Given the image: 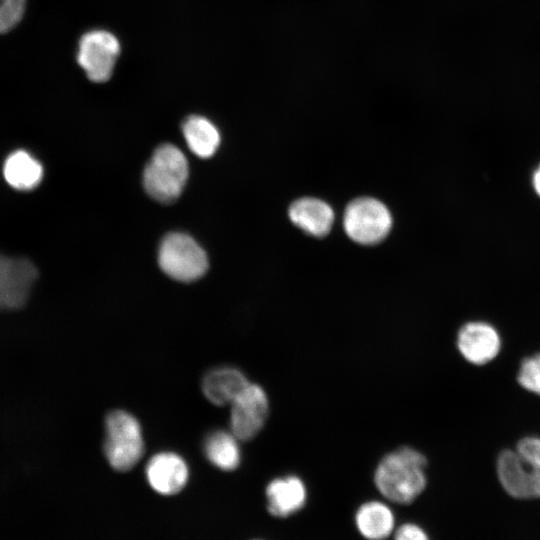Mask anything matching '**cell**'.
I'll list each match as a JSON object with an SVG mask.
<instances>
[{
	"label": "cell",
	"mask_w": 540,
	"mask_h": 540,
	"mask_svg": "<svg viewBox=\"0 0 540 540\" xmlns=\"http://www.w3.org/2000/svg\"><path fill=\"white\" fill-rule=\"evenodd\" d=\"M427 460L411 447L398 448L382 458L375 474L377 490L397 504L413 502L425 489Z\"/></svg>",
	"instance_id": "6da1fadb"
},
{
	"label": "cell",
	"mask_w": 540,
	"mask_h": 540,
	"mask_svg": "<svg viewBox=\"0 0 540 540\" xmlns=\"http://www.w3.org/2000/svg\"><path fill=\"white\" fill-rule=\"evenodd\" d=\"M497 474L502 487L512 497H540V439L526 437L515 450L503 451L497 460Z\"/></svg>",
	"instance_id": "7a4b0ae2"
},
{
	"label": "cell",
	"mask_w": 540,
	"mask_h": 540,
	"mask_svg": "<svg viewBox=\"0 0 540 540\" xmlns=\"http://www.w3.org/2000/svg\"><path fill=\"white\" fill-rule=\"evenodd\" d=\"M104 432L103 451L109 465L118 472L134 468L145 450L139 420L126 410H113L105 418Z\"/></svg>",
	"instance_id": "3957f363"
},
{
	"label": "cell",
	"mask_w": 540,
	"mask_h": 540,
	"mask_svg": "<svg viewBox=\"0 0 540 540\" xmlns=\"http://www.w3.org/2000/svg\"><path fill=\"white\" fill-rule=\"evenodd\" d=\"M188 175V162L183 152L172 144H163L146 165L143 183L154 200L169 204L181 195Z\"/></svg>",
	"instance_id": "277c9868"
},
{
	"label": "cell",
	"mask_w": 540,
	"mask_h": 540,
	"mask_svg": "<svg viewBox=\"0 0 540 540\" xmlns=\"http://www.w3.org/2000/svg\"><path fill=\"white\" fill-rule=\"evenodd\" d=\"M158 263L170 278L193 282L207 272L208 258L202 247L189 235L170 233L159 246Z\"/></svg>",
	"instance_id": "5b68a950"
},
{
	"label": "cell",
	"mask_w": 540,
	"mask_h": 540,
	"mask_svg": "<svg viewBox=\"0 0 540 540\" xmlns=\"http://www.w3.org/2000/svg\"><path fill=\"white\" fill-rule=\"evenodd\" d=\"M392 218L380 201L362 197L353 200L345 209L343 226L355 242L371 245L383 240L390 231Z\"/></svg>",
	"instance_id": "8992f818"
},
{
	"label": "cell",
	"mask_w": 540,
	"mask_h": 540,
	"mask_svg": "<svg viewBox=\"0 0 540 540\" xmlns=\"http://www.w3.org/2000/svg\"><path fill=\"white\" fill-rule=\"evenodd\" d=\"M117 37L106 30H91L78 43L77 62L89 80L102 83L110 79L120 54Z\"/></svg>",
	"instance_id": "52a82bcc"
},
{
	"label": "cell",
	"mask_w": 540,
	"mask_h": 540,
	"mask_svg": "<svg viewBox=\"0 0 540 540\" xmlns=\"http://www.w3.org/2000/svg\"><path fill=\"white\" fill-rule=\"evenodd\" d=\"M229 406L230 431L240 441L253 439L268 417L269 401L264 389L249 382Z\"/></svg>",
	"instance_id": "ba28073f"
},
{
	"label": "cell",
	"mask_w": 540,
	"mask_h": 540,
	"mask_svg": "<svg viewBox=\"0 0 540 540\" xmlns=\"http://www.w3.org/2000/svg\"><path fill=\"white\" fill-rule=\"evenodd\" d=\"M37 274L29 260L0 254V310L25 305Z\"/></svg>",
	"instance_id": "9c48e42d"
},
{
	"label": "cell",
	"mask_w": 540,
	"mask_h": 540,
	"mask_svg": "<svg viewBox=\"0 0 540 540\" xmlns=\"http://www.w3.org/2000/svg\"><path fill=\"white\" fill-rule=\"evenodd\" d=\"M145 476L149 486L156 493L172 496L186 486L189 479V467L178 453L162 451L149 459L145 467Z\"/></svg>",
	"instance_id": "30bf717a"
},
{
	"label": "cell",
	"mask_w": 540,
	"mask_h": 540,
	"mask_svg": "<svg viewBox=\"0 0 540 540\" xmlns=\"http://www.w3.org/2000/svg\"><path fill=\"white\" fill-rule=\"evenodd\" d=\"M457 346L467 361L482 365L496 357L501 342L498 332L491 325L470 322L459 330Z\"/></svg>",
	"instance_id": "8fae6325"
},
{
	"label": "cell",
	"mask_w": 540,
	"mask_h": 540,
	"mask_svg": "<svg viewBox=\"0 0 540 540\" xmlns=\"http://www.w3.org/2000/svg\"><path fill=\"white\" fill-rule=\"evenodd\" d=\"M268 512L277 518L289 517L300 511L307 500L303 481L294 475L273 479L266 487Z\"/></svg>",
	"instance_id": "7c38bea8"
},
{
	"label": "cell",
	"mask_w": 540,
	"mask_h": 540,
	"mask_svg": "<svg viewBox=\"0 0 540 540\" xmlns=\"http://www.w3.org/2000/svg\"><path fill=\"white\" fill-rule=\"evenodd\" d=\"M249 384L244 373L232 366L209 370L202 378L201 390L205 398L216 406L230 405Z\"/></svg>",
	"instance_id": "4fadbf2b"
},
{
	"label": "cell",
	"mask_w": 540,
	"mask_h": 540,
	"mask_svg": "<svg viewBox=\"0 0 540 540\" xmlns=\"http://www.w3.org/2000/svg\"><path fill=\"white\" fill-rule=\"evenodd\" d=\"M288 215L296 226L313 236L326 235L334 220L332 208L326 202L311 197L294 201Z\"/></svg>",
	"instance_id": "5bb4252c"
},
{
	"label": "cell",
	"mask_w": 540,
	"mask_h": 540,
	"mask_svg": "<svg viewBox=\"0 0 540 540\" xmlns=\"http://www.w3.org/2000/svg\"><path fill=\"white\" fill-rule=\"evenodd\" d=\"M358 532L367 540H384L395 532V516L381 501L363 503L355 515Z\"/></svg>",
	"instance_id": "9a60e30c"
},
{
	"label": "cell",
	"mask_w": 540,
	"mask_h": 540,
	"mask_svg": "<svg viewBox=\"0 0 540 540\" xmlns=\"http://www.w3.org/2000/svg\"><path fill=\"white\" fill-rule=\"evenodd\" d=\"M239 441L230 430H213L203 441L204 455L216 468L222 471H233L241 461Z\"/></svg>",
	"instance_id": "2e32d148"
},
{
	"label": "cell",
	"mask_w": 540,
	"mask_h": 540,
	"mask_svg": "<svg viewBox=\"0 0 540 540\" xmlns=\"http://www.w3.org/2000/svg\"><path fill=\"white\" fill-rule=\"evenodd\" d=\"M3 174L7 183L17 190L34 189L42 180L43 167L23 150L11 153L6 159Z\"/></svg>",
	"instance_id": "e0dca14e"
},
{
	"label": "cell",
	"mask_w": 540,
	"mask_h": 540,
	"mask_svg": "<svg viewBox=\"0 0 540 540\" xmlns=\"http://www.w3.org/2000/svg\"><path fill=\"white\" fill-rule=\"evenodd\" d=\"M182 131L188 147L200 158L211 157L219 147V131L203 116H189L183 122Z\"/></svg>",
	"instance_id": "ac0fdd59"
},
{
	"label": "cell",
	"mask_w": 540,
	"mask_h": 540,
	"mask_svg": "<svg viewBox=\"0 0 540 540\" xmlns=\"http://www.w3.org/2000/svg\"><path fill=\"white\" fill-rule=\"evenodd\" d=\"M28 0H0V35L11 32L22 21Z\"/></svg>",
	"instance_id": "d6986e66"
},
{
	"label": "cell",
	"mask_w": 540,
	"mask_h": 540,
	"mask_svg": "<svg viewBox=\"0 0 540 540\" xmlns=\"http://www.w3.org/2000/svg\"><path fill=\"white\" fill-rule=\"evenodd\" d=\"M518 382L526 390L540 395V354L523 360Z\"/></svg>",
	"instance_id": "ffe728a7"
},
{
	"label": "cell",
	"mask_w": 540,
	"mask_h": 540,
	"mask_svg": "<svg viewBox=\"0 0 540 540\" xmlns=\"http://www.w3.org/2000/svg\"><path fill=\"white\" fill-rule=\"evenodd\" d=\"M394 540H430L427 533L419 525L405 523L394 532Z\"/></svg>",
	"instance_id": "44dd1931"
},
{
	"label": "cell",
	"mask_w": 540,
	"mask_h": 540,
	"mask_svg": "<svg viewBox=\"0 0 540 540\" xmlns=\"http://www.w3.org/2000/svg\"><path fill=\"white\" fill-rule=\"evenodd\" d=\"M533 187L536 193L540 196V165L533 174Z\"/></svg>",
	"instance_id": "7402d4cb"
}]
</instances>
